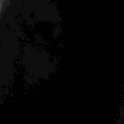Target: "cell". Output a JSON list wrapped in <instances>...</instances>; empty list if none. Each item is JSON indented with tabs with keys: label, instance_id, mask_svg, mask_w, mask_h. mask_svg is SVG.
<instances>
[{
	"label": "cell",
	"instance_id": "1",
	"mask_svg": "<svg viewBox=\"0 0 124 124\" xmlns=\"http://www.w3.org/2000/svg\"><path fill=\"white\" fill-rule=\"evenodd\" d=\"M13 2H15V0H0V25L2 24V21L6 17Z\"/></svg>",
	"mask_w": 124,
	"mask_h": 124
}]
</instances>
